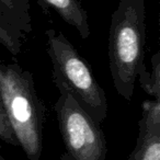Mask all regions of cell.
I'll return each instance as SVG.
<instances>
[{"instance_id": "9", "label": "cell", "mask_w": 160, "mask_h": 160, "mask_svg": "<svg viewBox=\"0 0 160 160\" xmlns=\"http://www.w3.org/2000/svg\"><path fill=\"white\" fill-rule=\"evenodd\" d=\"M142 115L138 122V128L160 129V101L147 100L142 103Z\"/></svg>"}, {"instance_id": "2", "label": "cell", "mask_w": 160, "mask_h": 160, "mask_svg": "<svg viewBox=\"0 0 160 160\" xmlns=\"http://www.w3.org/2000/svg\"><path fill=\"white\" fill-rule=\"evenodd\" d=\"M0 98L19 147L29 160H40L46 108L35 90L32 73L0 58Z\"/></svg>"}, {"instance_id": "1", "label": "cell", "mask_w": 160, "mask_h": 160, "mask_svg": "<svg viewBox=\"0 0 160 160\" xmlns=\"http://www.w3.org/2000/svg\"><path fill=\"white\" fill-rule=\"evenodd\" d=\"M145 0H120L111 17L108 56L114 89L125 100L133 98L137 76L145 65Z\"/></svg>"}, {"instance_id": "3", "label": "cell", "mask_w": 160, "mask_h": 160, "mask_svg": "<svg viewBox=\"0 0 160 160\" xmlns=\"http://www.w3.org/2000/svg\"><path fill=\"white\" fill-rule=\"evenodd\" d=\"M45 34L53 81L59 93H68L100 125L108 116V99L90 65L60 31L49 29Z\"/></svg>"}, {"instance_id": "6", "label": "cell", "mask_w": 160, "mask_h": 160, "mask_svg": "<svg viewBox=\"0 0 160 160\" xmlns=\"http://www.w3.org/2000/svg\"><path fill=\"white\" fill-rule=\"evenodd\" d=\"M124 160H160V129L138 128L135 147Z\"/></svg>"}, {"instance_id": "10", "label": "cell", "mask_w": 160, "mask_h": 160, "mask_svg": "<svg viewBox=\"0 0 160 160\" xmlns=\"http://www.w3.org/2000/svg\"><path fill=\"white\" fill-rule=\"evenodd\" d=\"M0 46L6 47L13 55L20 54L22 48L20 32L7 25L0 24Z\"/></svg>"}, {"instance_id": "7", "label": "cell", "mask_w": 160, "mask_h": 160, "mask_svg": "<svg viewBox=\"0 0 160 160\" xmlns=\"http://www.w3.org/2000/svg\"><path fill=\"white\" fill-rule=\"evenodd\" d=\"M29 9L28 0H0V13L10 27L19 32L31 31Z\"/></svg>"}, {"instance_id": "11", "label": "cell", "mask_w": 160, "mask_h": 160, "mask_svg": "<svg viewBox=\"0 0 160 160\" xmlns=\"http://www.w3.org/2000/svg\"><path fill=\"white\" fill-rule=\"evenodd\" d=\"M0 139L7 142L8 145L19 147V142L14 136L11 126H10L9 121H8L1 98H0Z\"/></svg>"}, {"instance_id": "8", "label": "cell", "mask_w": 160, "mask_h": 160, "mask_svg": "<svg viewBox=\"0 0 160 160\" xmlns=\"http://www.w3.org/2000/svg\"><path fill=\"white\" fill-rule=\"evenodd\" d=\"M140 87L153 100L160 101V52H157L151 57V72L146 68V65L142 67L137 76Z\"/></svg>"}, {"instance_id": "5", "label": "cell", "mask_w": 160, "mask_h": 160, "mask_svg": "<svg viewBox=\"0 0 160 160\" xmlns=\"http://www.w3.org/2000/svg\"><path fill=\"white\" fill-rule=\"evenodd\" d=\"M43 11L53 9L67 24L71 25L78 31L82 38L90 36V25L88 14L80 0H36Z\"/></svg>"}, {"instance_id": "12", "label": "cell", "mask_w": 160, "mask_h": 160, "mask_svg": "<svg viewBox=\"0 0 160 160\" xmlns=\"http://www.w3.org/2000/svg\"><path fill=\"white\" fill-rule=\"evenodd\" d=\"M0 148H1V146H0ZM0 160H6L5 158L2 157V155H1V153H0Z\"/></svg>"}, {"instance_id": "4", "label": "cell", "mask_w": 160, "mask_h": 160, "mask_svg": "<svg viewBox=\"0 0 160 160\" xmlns=\"http://www.w3.org/2000/svg\"><path fill=\"white\" fill-rule=\"evenodd\" d=\"M64 152L59 160H107L104 133L68 93H60L54 104Z\"/></svg>"}]
</instances>
